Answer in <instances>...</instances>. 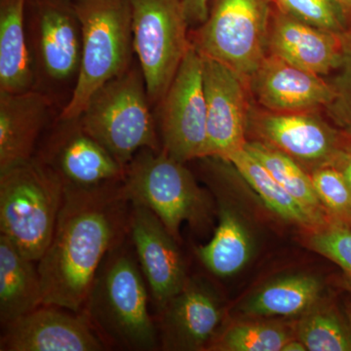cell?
Wrapping results in <instances>:
<instances>
[{
    "instance_id": "4dcf8cb0",
    "label": "cell",
    "mask_w": 351,
    "mask_h": 351,
    "mask_svg": "<svg viewBox=\"0 0 351 351\" xmlns=\"http://www.w3.org/2000/svg\"><path fill=\"white\" fill-rule=\"evenodd\" d=\"M329 82L332 98L323 112L337 128L351 137V43L348 39L343 63Z\"/></svg>"
},
{
    "instance_id": "9a60e30c",
    "label": "cell",
    "mask_w": 351,
    "mask_h": 351,
    "mask_svg": "<svg viewBox=\"0 0 351 351\" xmlns=\"http://www.w3.org/2000/svg\"><path fill=\"white\" fill-rule=\"evenodd\" d=\"M43 304L3 327L1 351H103L110 348L82 313Z\"/></svg>"
},
{
    "instance_id": "277c9868",
    "label": "cell",
    "mask_w": 351,
    "mask_h": 351,
    "mask_svg": "<svg viewBox=\"0 0 351 351\" xmlns=\"http://www.w3.org/2000/svg\"><path fill=\"white\" fill-rule=\"evenodd\" d=\"M73 2L82 24V64L60 119H78L103 85L130 68L135 54L130 0Z\"/></svg>"
},
{
    "instance_id": "d590c367",
    "label": "cell",
    "mask_w": 351,
    "mask_h": 351,
    "mask_svg": "<svg viewBox=\"0 0 351 351\" xmlns=\"http://www.w3.org/2000/svg\"><path fill=\"white\" fill-rule=\"evenodd\" d=\"M348 326H350V332H351V311H348Z\"/></svg>"
},
{
    "instance_id": "f1b7e54d",
    "label": "cell",
    "mask_w": 351,
    "mask_h": 351,
    "mask_svg": "<svg viewBox=\"0 0 351 351\" xmlns=\"http://www.w3.org/2000/svg\"><path fill=\"white\" fill-rule=\"evenodd\" d=\"M309 174L328 215L351 228V188L343 176L332 166L316 168Z\"/></svg>"
},
{
    "instance_id": "cb8c5ba5",
    "label": "cell",
    "mask_w": 351,
    "mask_h": 351,
    "mask_svg": "<svg viewBox=\"0 0 351 351\" xmlns=\"http://www.w3.org/2000/svg\"><path fill=\"white\" fill-rule=\"evenodd\" d=\"M322 285L315 277L295 274L265 284L249 298L242 311L251 316H293L306 313L319 299Z\"/></svg>"
},
{
    "instance_id": "8d00e7d4",
    "label": "cell",
    "mask_w": 351,
    "mask_h": 351,
    "mask_svg": "<svg viewBox=\"0 0 351 351\" xmlns=\"http://www.w3.org/2000/svg\"><path fill=\"white\" fill-rule=\"evenodd\" d=\"M346 36H348V41L351 43V29L348 32V34H346Z\"/></svg>"
},
{
    "instance_id": "836d02e7",
    "label": "cell",
    "mask_w": 351,
    "mask_h": 351,
    "mask_svg": "<svg viewBox=\"0 0 351 351\" xmlns=\"http://www.w3.org/2000/svg\"><path fill=\"white\" fill-rule=\"evenodd\" d=\"M306 346L300 341L299 339H289L287 343L284 345L282 350L281 351H306Z\"/></svg>"
},
{
    "instance_id": "74e56055",
    "label": "cell",
    "mask_w": 351,
    "mask_h": 351,
    "mask_svg": "<svg viewBox=\"0 0 351 351\" xmlns=\"http://www.w3.org/2000/svg\"><path fill=\"white\" fill-rule=\"evenodd\" d=\"M348 280H350V287H351V280H350V279H348Z\"/></svg>"
},
{
    "instance_id": "6da1fadb",
    "label": "cell",
    "mask_w": 351,
    "mask_h": 351,
    "mask_svg": "<svg viewBox=\"0 0 351 351\" xmlns=\"http://www.w3.org/2000/svg\"><path fill=\"white\" fill-rule=\"evenodd\" d=\"M131 207L123 181L64 186L54 235L38 263L43 304L82 313L104 258L128 237Z\"/></svg>"
},
{
    "instance_id": "4316f807",
    "label": "cell",
    "mask_w": 351,
    "mask_h": 351,
    "mask_svg": "<svg viewBox=\"0 0 351 351\" xmlns=\"http://www.w3.org/2000/svg\"><path fill=\"white\" fill-rule=\"evenodd\" d=\"M282 327L263 323L237 324L214 339L212 350L228 351H281L291 339Z\"/></svg>"
},
{
    "instance_id": "2e32d148",
    "label": "cell",
    "mask_w": 351,
    "mask_h": 351,
    "mask_svg": "<svg viewBox=\"0 0 351 351\" xmlns=\"http://www.w3.org/2000/svg\"><path fill=\"white\" fill-rule=\"evenodd\" d=\"M251 98L276 112L323 110L332 98L329 80L267 53L249 78Z\"/></svg>"
},
{
    "instance_id": "7a4b0ae2",
    "label": "cell",
    "mask_w": 351,
    "mask_h": 351,
    "mask_svg": "<svg viewBox=\"0 0 351 351\" xmlns=\"http://www.w3.org/2000/svg\"><path fill=\"white\" fill-rule=\"evenodd\" d=\"M149 291L128 235L101 262L82 313L108 348L158 350V328L149 311Z\"/></svg>"
},
{
    "instance_id": "ac0fdd59",
    "label": "cell",
    "mask_w": 351,
    "mask_h": 351,
    "mask_svg": "<svg viewBox=\"0 0 351 351\" xmlns=\"http://www.w3.org/2000/svg\"><path fill=\"white\" fill-rule=\"evenodd\" d=\"M346 46V34H335L301 22L274 6L267 40L269 54L324 77L341 66Z\"/></svg>"
},
{
    "instance_id": "d4e9b609",
    "label": "cell",
    "mask_w": 351,
    "mask_h": 351,
    "mask_svg": "<svg viewBox=\"0 0 351 351\" xmlns=\"http://www.w3.org/2000/svg\"><path fill=\"white\" fill-rule=\"evenodd\" d=\"M245 149L295 199L316 213L329 216L318 198L311 174L292 157L260 141H247Z\"/></svg>"
},
{
    "instance_id": "e0dca14e",
    "label": "cell",
    "mask_w": 351,
    "mask_h": 351,
    "mask_svg": "<svg viewBox=\"0 0 351 351\" xmlns=\"http://www.w3.org/2000/svg\"><path fill=\"white\" fill-rule=\"evenodd\" d=\"M160 313L157 328L164 350H202L213 341L223 317L218 295L201 279H188Z\"/></svg>"
},
{
    "instance_id": "f546056e",
    "label": "cell",
    "mask_w": 351,
    "mask_h": 351,
    "mask_svg": "<svg viewBox=\"0 0 351 351\" xmlns=\"http://www.w3.org/2000/svg\"><path fill=\"white\" fill-rule=\"evenodd\" d=\"M313 230L309 248L337 263L351 280V228L331 218Z\"/></svg>"
},
{
    "instance_id": "ffe728a7",
    "label": "cell",
    "mask_w": 351,
    "mask_h": 351,
    "mask_svg": "<svg viewBox=\"0 0 351 351\" xmlns=\"http://www.w3.org/2000/svg\"><path fill=\"white\" fill-rule=\"evenodd\" d=\"M36 262L0 234V323L11 324L43 306V284Z\"/></svg>"
},
{
    "instance_id": "44dd1931",
    "label": "cell",
    "mask_w": 351,
    "mask_h": 351,
    "mask_svg": "<svg viewBox=\"0 0 351 351\" xmlns=\"http://www.w3.org/2000/svg\"><path fill=\"white\" fill-rule=\"evenodd\" d=\"M27 0H0V91L36 90L27 29Z\"/></svg>"
},
{
    "instance_id": "e575fe53",
    "label": "cell",
    "mask_w": 351,
    "mask_h": 351,
    "mask_svg": "<svg viewBox=\"0 0 351 351\" xmlns=\"http://www.w3.org/2000/svg\"><path fill=\"white\" fill-rule=\"evenodd\" d=\"M338 1L339 7H341V11H343V15L348 23V27H350V31L351 29V0H337Z\"/></svg>"
},
{
    "instance_id": "7402d4cb",
    "label": "cell",
    "mask_w": 351,
    "mask_h": 351,
    "mask_svg": "<svg viewBox=\"0 0 351 351\" xmlns=\"http://www.w3.org/2000/svg\"><path fill=\"white\" fill-rule=\"evenodd\" d=\"M272 213L285 221L316 230L331 217L316 213L286 191L246 149L233 152L226 159Z\"/></svg>"
},
{
    "instance_id": "7c38bea8",
    "label": "cell",
    "mask_w": 351,
    "mask_h": 351,
    "mask_svg": "<svg viewBox=\"0 0 351 351\" xmlns=\"http://www.w3.org/2000/svg\"><path fill=\"white\" fill-rule=\"evenodd\" d=\"M64 186L94 188L125 179L126 169L80 125L78 119L56 120L38 156Z\"/></svg>"
},
{
    "instance_id": "1f68e13d",
    "label": "cell",
    "mask_w": 351,
    "mask_h": 351,
    "mask_svg": "<svg viewBox=\"0 0 351 351\" xmlns=\"http://www.w3.org/2000/svg\"><path fill=\"white\" fill-rule=\"evenodd\" d=\"M189 27H197L206 21L213 0H181Z\"/></svg>"
},
{
    "instance_id": "4fadbf2b",
    "label": "cell",
    "mask_w": 351,
    "mask_h": 351,
    "mask_svg": "<svg viewBox=\"0 0 351 351\" xmlns=\"http://www.w3.org/2000/svg\"><path fill=\"white\" fill-rule=\"evenodd\" d=\"M203 85L207 107L206 157L226 160L244 149L248 141L247 121L252 104L248 83L226 64L203 57Z\"/></svg>"
},
{
    "instance_id": "484cf974",
    "label": "cell",
    "mask_w": 351,
    "mask_h": 351,
    "mask_svg": "<svg viewBox=\"0 0 351 351\" xmlns=\"http://www.w3.org/2000/svg\"><path fill=\"white\" fill-rule=\"evenodd\" d=\"M298 339L309 351H351V332L332 309L306 314L297 328Z\"/></svg>"
},
{
    "instance_id": "8992f818",
    "label": "cell",
    "mask_w": 351,
    "mask_h": 351,
    "mask_svg": "<svg viewBox=\"0 0 351 351\" xmlns=\"http://www.w3.org/2000/svg\"><path fill=\"white\" fill-rule=\"evenodd\" d=\"M124 191L131 204L149 208L176 239L184 221L201 226L210 201L184 163L165 152L144 149L126 167Z\"/></svg>"
},
{
    "instance_id": "5bb4252c",
    "label": "cell",
    "mask_w": 351,
    "mask_h": 351,
    "mask_svg": "<svg viewBox=\"0 0 351 351\" xmlns=\"http://www.w3.org/2000/svg\"><path fill=\"white\" fill-rule=\"evenodd\" d=\"M129 237L149 294L161 311L188 281L177 239L149 208L134 204Z\"/></svg>"
},
{
    "instance_id": "603a6c76",
    "label": "cell",
    "mask_w": 351,
    "mask_h": 351,
    "mask_svg": "<svg viewBox=\"0 0 351 351\" xmlns=\"http://www.w3.org/2000/svg\"><path fill=\"white\" fill-rule=\"evenodd\" d=\"M253 253V237L244 219L237 210L221 203L213 237L196 249L201 263L215 276H232L244 269Z\"/></svg>"
},
{
    "instance_id": "d6a6232c",
    "label": "cell",
    "mask_w": 351,
    "mask_h": 351,
    "mask_svg": "<svg viewBox=\"0 0 351 351\" xmlns=\"http://www.w3.org/2000/svg\"><path fill=\"white\" fill-rule=\"evenodd\" d=\"M332 167L336 168L343 176L351 188V138L346 147H343V151L339 154Z\"/></svg>"
},
{
    "instance_id": "9c48e42d",
    "label": "cell",
    "mask_w": 351,
    "mask_h": 351,
    "mask_svg": "<svg viewBox=\"0 0 351 351\" xmlns=\"http://www.w3.org/2000/svg\"><path fill=\"white\" fill-rule=\"evenodd\" d=\"M133 45L152 107L169 88L191 46L181 0H130Z\"/></svg>"
},
{
    "instance_id": "3957f363",
    "label": "cell",
    "mask_w": 351,
    "mask_h": 351,
    "mask_svg": "<svg viewBox=\"0 0 351 351\" xmlns=\"http://www.w3.org/2000/svg\"><path fill=\"white\" fill-rule=\"evenodd\" d=\"M152 108L142 69L133 62L92 96L78 121L126 169L142 149H162Z\"/></svg>"
},
{
    "instance_id": "8fae6325",
    "label": "cell",
    "mask_w": 351,
    "mask_h": 351,
    "mask_svg": "<svg viewBox=\"0 0 351 351\" xmlns=\"http://www.w3.org/2000/svg\"><path fill=\"white\" fill-rule=\"evenodd\" d=\"M321 112H270L253 101L249 108L247 137L272 145L307 172L332 166L351 137L325 119Z\"/></svg>"
},
{
    "instance_id": "30bf717a",
    "label": "cell",
    "mask_w": 351,
    "mask_h": 351,
    "mask_svg": "<svg viewBox=\"0 0 351 351\" xmlns=\"http://www.w3.org/2000/svg\"><path fill=\"white\" fill-rule=\"evenodd\" d=\"M156 122L161 147L182 163L206 157L207 107L203 57L193 43L162 100Z\"/></svg>"
},
{
    "instance_id": "5b68a950",
    "label": "cell",
    "mask_w": 351,
    "mask_h": 351,
    "mask_svg": "<svg viewBox=\"0 0 351 351\" xmlns=\"http://www.w3.org/2000/svg\"><path fill=\"white\" fill-rule=\"evenodd\" d=\"M56 173L34 156L0 174V232L29 260L47 250L64 202Z\"/></svg>"
},
{
    "instance_id": "52a82bcc",
    "label": "cell",
    "mask_w": 351,
    "mask_h": 351,
    "mask_svg": "<svg viewBox=\"0 0 351 351\" xmlns=\"http://www.w3.org/2000/svg\"><path fill=\"white\" fill-rule=\"evenodd\" d=\"M272 0H213L209 15L189 34L203 57L216 60L248 83L267 55Z\"/></svg>"
},
{
    "instance_id": "d6986e66",
    "label": "cell",
    "mask_w": 351,
    "mask_h": 351,
    "mask_svg": "<svg viewBox=\"0 0 351 351\" xmlns=\"http://www.w3.org/2000/svg\"><path fill=\"white\" fill-rule=\"evenodd\" d=\"M54 100L38 90L0 91V174L31 160Z\"/></svg>"
},
{
    "instance_id": "ba28073f",
    "label": "cell",
    "mask_w": 351,
    "mask_h": 351,
    "mask_svg": "<svg viewBox=\"0 0 351 351\" xmlns=\"http://www.w3.org/2000/svg\"><path fill=\"white\" fill-rule=\"evenodd\" d=\"M25 29L36 90L50 96L71 88L80 75L82 29L73 0H27Z\"/></svg>"
},
{
    "instance_id": "83f0119b",
    "label": "cell",
    "mask_w": 351,
    "mask_h": 351,
    "mask_svg": "<svg viewBox=\"0 0 351 351\" xmlns=\"http://www.w3.org/2000/svg\"><path fill=\"white\" fill-rule=\"evenodd\" d=\"M274 6L290 17L335 34H346L350 27L337 0H272Z\"/></svg>"
}]
</instances>
